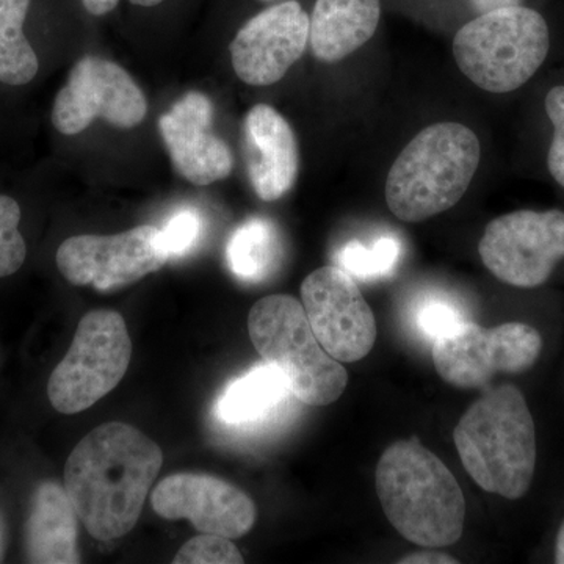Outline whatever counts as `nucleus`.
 <instances>
[{"label":"nucleus","instance_id":"nucleus-30","mask_svg":"<svg viewBox=\"0 0 564 564\" xmlns=\"http://www.w3.org/2000/svg\"><path fill=\"white\" fill-rule=\"evenodd\" d=\"M475 10L484 14L488 11L507 9V7H514L521 3V0H473Z\"/></svg>","mask_w":564,"mask_h":564},{"label":"nucleus","instance_id":"nucleus-11","mask_svg":"<svg viewBox=\"0 0 564 564\" xmlns=\"http://www.w3.org/2000/svg\"><path fill=\"white\" fill-rule=\"evenodd\" d=\"M161 229L144 225L115 236H73L55 252L58 272L69 284L115 292L159 272L166 262Z\"/></svg>","mask_w":564,"mask_h":564},{"label":"nucleus","instance_id":"nucleus-33","mask_svg":"<svg viewBox=\"0 0 564 564\" xmlns=\"http://www.w3.org/2000/svg\"><path fill=\"white\" fill-rule=\"evenodd\" d=\"M3 551H6V543H3V529L2 522H0V562H2L3 558Z\"/></svg>","mask_w":564,"mask_h":564},{"label":"nucleus","instance_id":"nucleus-24","mask_svg":"<svg viewBox=\"0 0 564 564\" xmlns=\"http://www.w3.org/2000/svg\"><path fill=\"white\" fill-rule=\"evenodd\" d=\"M24 207L17 196L0 192V280L13 276L28 259V240L22 232Z\"/></svg>","mask_w":564,"mask_h":564},{"label":"nucleus","instance_id":"nucleus-6","mask_svg":"<svg viewBox=\"0 0 564 564\" xmlns=\"http://www.w3.org/2000/svg\"><path fill=\"white\" fill-rule=\"evenodd\" d=\"M549 50L547 22L522 6L480 14L463 25L454 40L456 65L489 93L521 88L543 66Z\"/></svg>","mask_w":564,"mask_h":564},{"label":"nucleus","instance_id":"nucleus-9","mask_svg":"<svg viewBox=\"0 0 564 564\" xmlns=\"http://www.w3.org/2000/svg\"><path fill=\"white\" fill-rule=\"evenodd\" d=\"M486 269L505 284L543 285L564 259V212L518 210L486 226L478 243Z\"/></svg>","mask_w":564,"mask_h":564},{"label":"nucleus","instance_id":"nucleus-22","mask_svg":"<svg viewBox=\"0 0 564 564\" xmlns=\"http://www.w3.org/2000/svg\"><path fill=\"white\" fill-rule=\"evenodd\" d=\"M403 245L397 237L381 236L372 243L351 240L334 256L336 267L352 280L378 281L392 276L402 262Z\"/></svg>","mask_w":564,"mask_h":564},{"label":"nucleus","instance_id":"nucleus-8","mask_svg":"<svg viewBox=\"0 0 564 564\" xmlns=\"http://www.w3.org/2000/svg\"><path fill=\"white\" fill-rule=\"evenodd\" d=\"M543 350V337L527 323L484 328L459 325L433 344V362L445 383L459 389L485 388L496 375L532 369Z\"/></svg>","mask_w":564,"mask_h":564},{"label":"nucleus","instance_id":"nucleus-31","mask_svg":"<svg viewBox=\"0 0 564 564\" xmlns=\"http://www.w3.org/2000/svg\"><path fill=\"white\" fill-rule=\"evenodd\" d=\"M555 563L564 564V522L560 527L558 536H556Z\"/></svg>","mask_w":564,"mask_h":564},{"label":"nucleus","instance_id":"nucleus-28","mask_svg":"<svg viewBox=\"0 0 564 564\" xmlns=\"http://www.w3.org/2000/svg\"><path fill=\"white\" fill-rule=\"evenodd\" d=\"M399 563L402 564H451L458 563V560H455L454 556L447 554H440V552H414V554H410L403 556L402 560H399Z\"/></svg>","mask_w":564,"mask_h":564},{"label":"nucleus","instance_id":"nucleus-21","mask_svg":"<svg viewBox=\"0 0 564 564\" xmlns=\"http://www.w3.org/2000/svg\"><path fill=\"white\" fill-rule=\"evenodd\" d=\"M282 258L280 232L265 218H251L236 229L226 247V261L239 280L261 282L276 269Z\"/></svg>","mask_w":564,"mask_h":564},{"label":"nucleus","instance_id":"nucleus-20","mask_svg":"<svg viewBox=\"0 0 564 564\" xmlns=\"http://www.w3.org/2000/svg\"><path fill=\"white\" fill-rule=\"evenodd\" d=\"M36 0H0V87L24 90L39 79L43 61L29 29Z\"/></svg>","mask_w":564,"mask_h":564},{"label":"nucleus","instance_id":"nucleus-34","mask_svg":"<svg viewBox=\"0 0 564 564\" xmlns=\"http://www.w3.org/2000/svg\"><path fill=\"white\" fill-rule=\"evenodd\" d=\"M261 2H273V0H261Z\"/></svg>","mask_w":564,"mask_h":564},{"label":"nucleus","instance_id":"nucleus-32","mask_svg":"<svg viewBox=\"0 0 564 564\" xmlns=\"http://www.w3.org/2000/svg\"><path fill=\"white\" fill-rule=\"evenodd\" d=\"M133 6L139 7H155L159 6V3H162L163 0H131Z\"/></svg>","mask_w":564,"mask_h":564},{"label":"nucleus","instance_id":"nucleus-10","mask_svg":"<svg viewBox=\"0 0 564 564\" xmlns=\"http://www.w3.org/2000/svg\"><path fill=\"white\" fill-rule=\"evenodd\" d=\"M147 113V98L128 70L87 55L70 68L65 87L55 96L51 122L61 135L74 137L98 118L118 129L137 128Z\"/></svg>","mask_w":564,"mask_h":564},{"label":"nucleus","instance_id":"nucleus-17","mask_svg":"<svg viewBox=\"0 0 564 564\" xmlns=\"http://www.w3.org/2000/svg\"><path fill=\"white\" fill-rule=\"evenodd\" d=\"M77 516L65 486L44 481L32 497L25 555L36 564H77Z\"/></svg>","mask_w":564,"mask_h":564},{"label":"nucleus","instance_id":"nucleus-16","mask_svg":"<svg viewBox=\"0 0 564 564\" xmlns=\"http://www.w3.org/2000/svg\"><path fill=\"white\" fill-rule=\"evenodd\" d=\"M245 158L252 188L272 203L292 191L300 172L299 141L280 111L258 104L245 118Z\"/></svg>","mask_w":564,"mask_h":564},{"label":"nucleus","instance_id":"nucleus-5","mask_svg":"<svg viewBox=\"0 0 564 564\" xmlns=\"http://www.w3.org/2000/svg\"><path fill=\"white\" fill-rule=\"evenodd\" d=\"M252 345L285 378L292 395L307 406H328L348 384L343 364L318 343L299 300L270 295L259 300L248 315Z\"/></svg>","mask_w":564,"mask_h":564},{"label":"nucleus","instance_id":"nucleus-19","mask_svg":"<svg viewBox=\"0 0 564 564\" xmlns=\"http://www.w3.org/2000/svg\"><path fill=\"white\" fill-rule=\"evenodd\" d=\"M292 395L280 370L263 362L231 381L218 397L214 415L232 429H251L269 421Z\"/></svg>","mask_w":564,"mask_h":564},{"label":"nucleus","instance_id":"nucleus-29","mask_svg":"<svg viewBox=\"0 0 564 564\" xmlns=\"http://www.w3.org/2000/svg\"><path fill=\"white\" fill-rule=\"evenodd\" d=\"M120 0H82V6L88 13L95 14V17H104V14L110 13L117 9Z\"/></svg>","mask_w":564,"mask_h":564},{"label":"nucleus","instance_id":"nucleus-25","mask_svg":"<svg viewBox=\"0 0 564 564\" xmlns=\"http://www.w3.org/2000/svg\"><path fill=\"white\" fill-rule=\"evenodd\" d=\"M176 564H242L243 556L229 538L204 533L187 541L176 555Z\"/></svg>","mask_w":564,"mask_h":564},{"label":"nucleus","instance_id":"nucleus-14","mask_svg":"<svg viewBox=\"0 0 564 564\" xmlns=\"http://www.w3.org/2000/svg\"><path fill=\"white\" fill-rule=\"evenodd\" d=\"M155 513L169 521L188 519L198 532L236 540L254 527L256 505L228 481L206 474H174L152 491Z\"/></svg>","mask_w":564,"mask_h":564},{"label":"nucleus","instance_id":"nucleus-2","mask_svg":"<svg viewBox=\"0 0 564 564\" xmlns=\"http://www.w3.org/2000/svg\"><path fill=\"white\" fill-rule=\"evenodd\" d=\"M375 488L386 518L410 543L437 549L462 538L466 519L462 486L417 437L386 448Z\"/></svg>","mask_w":564,"mask_h":564},{"label":"nucleus","instance_id":"nucleus-4","mask_svg":"<svg viewBox=\"0 0 564 564\" xmlns=\"http://www.w3.org/2000/svg\"><path fill=\"white\" fill-rule=\"evenodd\" d=\"M480 163V141L467 126L437 122L423 129L393 162L386 203L399 220L419 223L452 209Z\"/></svg>","mask_w":564,"mask_h":564},{"label":"nucleus","instance_id":"nucleus-3","mask_svg":"<svg viewBox=\"0 0 564 564\" xmlns=\"http://www.w3.org/2000/svg\"><path fill=\"white\" fill-rule=\"evenodd\" d=\"M464 469L486 492L518 500L536 469V429L524 395L513 384L486 391L454 430Z\"/></svg>","mask_w":564,"mask_h":564},{"label":"nucleus","instance_id":"nucleus-13","mask_svg":"<svg viewBox=\"0 0 564 564\" xmlns=\"http://www.w3.org/2000/svg\"><path fill=\"white\" fill-rule=\"evenodd\" d=\"M311 20L296 0L261 11L232 40V68L252 87L276 84L303 57Z\"/></svg>","mask_w":564,"mask_h":564},{"label":"nucleus","instance_id":"nucleus-1","mask_svg":"<svg viewBox=\"0 0 564 564\" xmlns=\"http://www.w3.org/2000/svg\"><path fill=\"white\" fill-rule=\"evenodd\" d=\"M163 464L162 448L124 422L91 430L70 452L65 486L79 521L99 541L131 532Z\"/></svg>","mask_w":564,"mask_h":564},{"label":"nucleus","instance_id":"nucleus-12","mask_svg":"<svg viewBox=\"0 0 564 564\" xmlns=\"http://www.w3.org/2000/svg\"><path fill=\"white\" fill-rule=\"evenodd\" d=\"M302 304L318 343L339 362L366 358L377 343V321L361 289L339 267H322L302 284Z\"/></svg>","mask_w":564,"mask_h":564},{"label":"nucleus","instance_id":"nucleus-27","mask_svg":"<svg viewBox=\"0 0 564 564\" xmlns=\"http://www.w3.org/2000/svg\"><path fill=\"white\" fill-rule=\"evenodd\" d=\"M544 104L549 120L554 124V137L549 148V172L564 188V87L552 88Z\"/></svg>","mask_w":564,"mask_h":564},{"label":"nucleus","instance_id":"nucleus-7","mask_svg":"<svg viewBox=\"0 0 564 564\" xmlns=\"http://www.w3.org/2000/svg\"><path fill=\"white\" fill-rule=\"evenodd\" d=\"M132 358V340L121 314L91 311L82 318L73 344L47 383L52 408L77 414L121 383Z\"/></svg>","mask_w":564,"mask_h":564},{"label":"nucleus","instance_id":"nucleus-23","mask_svg":"<svg viewBox=\"0 0 564 564\" xmlns=\"http://www.w3.org/2000/svg\"><path fill=\"white\" fill-rule=\"evenodd\" d=\"M466 322H469V317L463 304L448 293H423L411 307L414 332L432 345Z\"/></svg>","mask_w":564,"mask_h":564},{"label":"nucleus","instance_id":"nucleus-18","mask_svg":"<svg viewBox=\"0 0 564 564\" xmlns=\"http://www.w3.org/2000/svg\"><path fill=\"white\" fill-rule=\"evenodd\" d=\"M380 0H317L310 43L321 62L336 63L362 47L380 24Z\"/></svg>","mask_w":564,"mask_h":564},{"label":"nucleus","instance_id":"nucleus-26","mask_svg":"<svg viewBox=\"0 0 564 564\" xmlns=\"http://www.w3.org/2000/svg\"><path fill=\"white\" fill-rule=\"evenodd\" d=\"M203 217L198 210L181 209L161 229V245L169 259L182 258L202 239Z\"/></svg>","mask_w":564,"mask_h":564},{"label":"nucleus","instance_id":"nucleus-15","mask_svg":"<svg viewBox=\"0 0 564 564\" xmlns=\"http://www.w3.org/2000/svg\"><path fill=\"white\" fill-rule=\"evenodd\" d=\"M214 107L206 95L188 93L159 121L161 135L174 170L195 185L226 180L234 159L225 141L212 132Z\"/></svg>","mask_w":564,"mask_h":564}]
</instances>
